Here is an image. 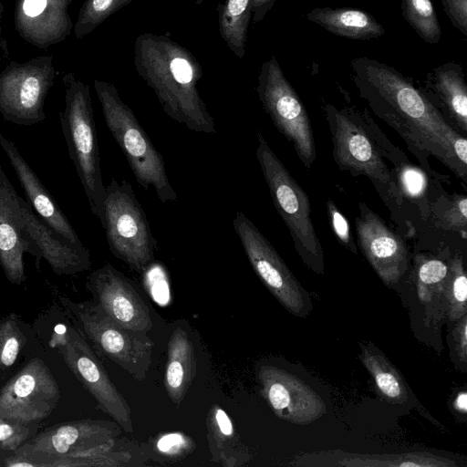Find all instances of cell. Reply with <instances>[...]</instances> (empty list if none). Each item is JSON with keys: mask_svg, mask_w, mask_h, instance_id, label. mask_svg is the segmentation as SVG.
Listing matches in <instances>:
<instances>
[{"mask_svg": "<svg viewBox=\"0 0 467 467\" xmlns=\"http://www.w3.org/2000/svg\"><path fill=\"white\" fill-rule=\"evenodd\" d=\"M350 66L358 96L402 138L427 172H432L428 162L432 156L466 182V138L447 122L412 79L368 57L355 58Z\"/></svg>", "mask_w": 467, "mask_h": 467, "instance_id": "1", "label": "cell"}, {"mask_svg": "<svg viewBox=\"0 0 467 467\" xmlns=\"http://www.w3.org/2000/svg\"><path fill=\"white\" fill-rule=\"evenodd\" d=\"M133 63L171 119L192 131L216 133L214 119L197 89L202 67L187 48L165 35L143 33L135 39Z\"/></svg>", "mask_w": 467, "mask_h": 467, "instance_id": "2", "label": "cell"}, {"mask_svg": "<svg viewBox=\"0 0 467 467\" xmlns=\"http://www.w3.org/2000/svg\"><path fill=\"white\" fill-rule=\"evenodd\" d=\"M323 113L332 140L333 159L342 171L353 176H366L376 188L389 209L394 212L403 202L395 167L406 161L402 151L391 145L369 116L353 107L323 102Z\"/></svg>", "mask_w": 467, "mask_h": 467, "instance_id": "3", "label": "cell"}, {"mask_svg": "<svg viewBox=\"0 0 467 467\" xmlns=\"http://www.w3.org/2000/svg\"><path fill=\"white\" fill-rule=\"evenodd\" d=\"M62 83L65 107L59 113L61 130L90 211L102 224L106 187L102 181L89 87L73 72L64 74Z\"/></svg>", "mask_w": 467, "mask_h": 467, "instance_id": "4", "label": "cell"}, {"mask_svg": "<svg viewBox=\"0 0 467 467\" xmlns=\"http://www.w3.org/2000/svg\"><path fill=\"white\" fill-rule=\"evenodd\" d=\"M105 123L122 150L138 183L153 188L161 202H172L177 193L169 181L162 155L154 147L134 112L121 99L116 87L94 80Z\"/></svg>", "mask_w": 467, "mask_h": 467, "instance_id": "5", "label": "cell"}, {"mask_svg": "<svg viewBox=\"0 0 467 467\" xmlns=\"http://www.w3.org/2000/svg\"><path fill=\"white\" fill-rule=\"evenodd\" d=\"M57 298L73 326L101 355L134 379H145L154 346L146 333L119 325L92 300L76 302L61 295Z\"/></svg>", "mask_w": 467, "mask_h": 467, "instance_id": "6", "label": "cell"}, {"mask_svg": "<svg viewBox=\"0 0 467 467\" xmlns=\"http://www.w3.org/2000/svg\"><path fill=\"white\" fill-rule=\"evenodd\" d=\"M122 429L115 421L80 420L56 424L36 432L2 465L7 467H67L105 443L118 439Z\"/></svg>", "mask_w": 467, "mask_h": 467, "instance_id": "7", "label": "cell"}, {"mask_svg": "<svg viewBox=\"0 0 467 467\" xmlns=\"http://www.w3.org/2000/svg\"><path fill=\"white\" fill-rule=\"evenodd\" d=\"M257 141L256 158L275 210L286 225L304 263L314 271L322 273L323 249L310 216L309 198L261 133L257 134Z\"/></svg>", "mask_w": 467, "mask_h": 467, "instance_id": "8", "label": "cell"}, {"mask_svg": "<svg viewBox=\"0 0 467 467\" xmlns=\"http://www.w3.org/2000/svg\"><path fill=\"white\" fill-rule=\"evenodd\" d=\"M102 227L110 252L141 274L154 261L157 244L130 182L111 179L106 187Z\"/></svg>", "mask_w": 467, "mask_h": 467, "instance_id": "9", "label": "cell"}, {"mask_svg": "<svg viewBox=\"0 0 467 467\" xmlns=\"http://www.w3.org/2000/svg\"><path fill=\"white\" fill-rule=\"evenodd\" d=\"M256 92L277 130L290 142L305 168L311 169L317 149L310 119L274 56L260 67Z\"/></svg>", "mask_w": 467, "mask_h": 467, "instance_id": "10", "label": "cell"}, {"mask_svg": "<svg viewBox=\"0 0 467 467\" xmlns=\"http://www.w3.org/2000/svg\"><path fill=\"white\" fill-rule=\"evenodd\" d=\"M49 346L57 349L77 379L96 400L99 408L126 432L133 431L130 408L110 380L87 339L69 324L55 327Z\"/></svg>", "mask_w": 467, "mask_h": 467, "instance_id": "11", "label": "cell"}, {"mask_svg": "<svg viewBox=\"0 0 467 467\" xmlns=\"http://www.w3.org/2000/svg\"><path fill=\"white\" fill-rule=\"evenodd\" d=\"M55 77L53 56L9 62L0 72V113L4 119L20 126L45 120V100Z\"/></svg>", "mask_w": 467, "mask_h": 467, "instance_id": "12", "label": "cell"}, {"mask_svg": "<svg viewBox=\"0 0 467 467\" xmlns=\"http://www.w3.org/2000/svg\"><path fill=\"white\" fill-rule=\"evenodd\" d=\"M60 399L57 382L39 358L28 360L0 389V418L24 422L47 419Z\"/></svg>", "mask_w": 467, "mask_h": 467, "instance_id": "13", "label": "cell"}, {"mask_svg": "<svg viewBox=\"0 0 467 467\" xmlns=\"http://www.w3.org/2000/svg\"><path fill=\"white\" fill-rule=\"evenodd\" d=\"M233 225L258 277L286 309L301 316L306 307L302 287L270 242L242 212L235 213Z\"/></svg>", "mask_w": 467, "mask_h": 467, "instance_id": "14", "label": "cell"}, {"mask_svg": "<svg viewBox=\"0 0 467 467\" xmlns=\"http://www.w3.org/2000/svg\"><path fill=\"white\" fill-rule=\"evenodd\" d=\"M86 288L110 318L126 328L146 333L152 328L150 310L133 283L110 264L92 271Z\"/></svg>", "mask_w": 467, "mask_h": 467, "instance_id": "15", "label": "cell"}, {"mask_svg": "<svg viewBox=\"0 0 467 467\" xmlns=\"http://www.w3.org/2000/svg\"><path fill=\"white\" fill-rule=\"evenodd\" d=\"M358 211L355 226L361 252L386 284L398 282L408 267L404 241L366 203L359 202Z\"/></svg>", "mask_w": 467, "mask_h": 467, "instance_id": "16", "label": "cell"}, {"mask_svg": "<svg viewBox=\"0 0 467 467\" xmlns=\"http://www.w3.org/2000/svg\"><path fill=\"white\" fill-rule=\"evenodd\" d=\"M257 376L261 393L277 417L307 424L326 412L322 399L295 375L275 366L263 365Z\"/></svg>", "mask_w": 467, "mask_h": 467, "instance_id": "17", "label": "cell"}, {"mask_svg": "<svg viewBox=\"0 0 467 467\" xmlns=\"http://www.w3.org/2000/svg\"><path fill=\"white\" fill-rule=\"evenodd\" d=\"M19 195L0 163V265L6 279L13 285L26 281L24 254L36 258L37 248L26 239L19 213Z\"/></svg>", "mask_w": 467, "mask_h": 467, "instance_id": "18", "label": "cell"}, {"mask_svg": "<svg viewBox=\"0 0 467 467\" xmlns=\"http://www.w3.org/2000/svg\"><path fill=\"white\" fill-rule=\"evenodd\" d=\"M19 213L26 239L38 250L58 275H71L87 271L91 266L89 251L76 244L57 232L32 209L27 201L18 198Z\"/></svg>", "mask_w": 467, "mask_h": 467, "instance_id": "19", "label": "cell"}, {"mask_svg": "<svg viewBox=\"0 0 467 467\" xmlns=\"http://www.w3.org/2000/svg\"><path fill=\"white\" fill-rule=\"evenodd\" d=\"M72 0H16L15 26L27 43L46 48L64 41L73 24L68 14Z\"/></svg>", "mask_w": 467, "mask_h": 467, "instance_id": "20", "label": "cell"}, {"mask_svg": "<svg viewBox=\"0 0 467 467\" xmlns=\"http://www.w3.org/2000/svg\"><path fill=\"white\" fill-rule=\"evenodd\" d=\"M420 89L447 122L465 137L467 85L462 65L447 62L432 68Z\"/></svg>", "mask_w": 467, "mask_h": 467, "instance_id": "21", "label": "cell"}, {"mask_svg": "<svg viewBox=\"0 0 467 467\" xmlns=\"http://www.w3.org/2000/svg\"><path fill=\"white\" fill-rule=\"evenodd\" d=\"M0 146L13 167L33 211L68 241L83 244L56 200L21 155L15 142L1 131Z\"/></svg>", "mask_w": 467, "mask_h": 467, "instance_id": "22", "label": "cell"}, {"mask_svg": "<svg viewBox=\"0 0 467 467\" xmlns=\"http://www.w3.org/2000/svg\"><path fill=\"white\" fill-rule=\"evenodd\" d=\"M196 354L188 331L177 327L167 346L164 386L171 400L180 405L196 375Z\"/></svg>", "mask_w": 467, "mask_h": 467, "instance_id": "23", "label": "cell"}, {"mask_svg": "<svg viewBox=\"0 0 467 467\" xmlns=\"http://www.w3.org/2000/svg\"><path fill=\"white\" fill-rule=\"evenodd\" d=\"M306 18L334 35L349 39L368 40L385 34L383 26L361 9L316 7Z\"/></svg>", "mask_w": 467, "mask_h": 467, "instance_id": "24", "label": "cell"}, {"mask_svg": "<svg viewBox=\"0 0 467 467\" xmlns=\"http://www.w3.org/2000/svg\"><path fill=\"white\" fill-rule=\"evenodd\" d=\"M206 427L212 461L226 467L242 466L249 461L246 447L237 436L230 417L219 405L210 408Z\"/></svg>", "mask_w": 467, "mask_h": 467, "instance_id": "25", "label": "cell"}, {"mask_svg": "<svg viewBox=\"0 0 467 467\" xmlns=\"http://www.w3.org/2000/svg\"><path fill=\"white\" fill-rule=\"evenodd\" d=\"M251 5L252 0H225L217 7L221 37L238 58L245 54Z\"/></svg>", "mask_w": 467, "mask_h": 467, "instance_id": "26", "label": "cell"}, {"mask_svg": "<svg viewBox=\"0 0 467 467\" xmlns=\"http://www.w3.org/2000/svg\"><path fill=\"white\" fill-rule=\"evenodd\" d=\"M401 15L428 44H438L441 29L431 0H401Z\"/></svg>", "mask_w": 467, "mask_h": 467, "instance_id": "27", "label": "cell"}, {"mask_svg": "<svg viewBox=\"0 0 467 467\" xmlns=\"http://www.w3.org/2000/svg\"><path fill=\"white\" fill-rule=\"evenodd\" d=\"M362 361L373 376L380 392L394 402H404L408 396L400 376L392 366L380 355L364 349Z\"/></svg>", "mask_w": 467, "mask_h": 467, "instance_id": "28", "label": "cell"}, {"mask_svg": "<svg viewBox=\"0 0 467 467\" xmlns=\"http://www.w3.org/2000/svg\"><path fill=\"white\" fill-rule=\"evenodd\" d=\"M133 0H85L74 25V35L77 39L94 31L108 17L118 10L130 5Z\"/></svg>", "mask_w": 467, "mask_h": 467, "instance_id": "29", "label": "cell"}, {"mask_svg": "<svg viewBox=\"0 0 467 467\" xmlns=\"http://www.w3.org/2000/svg\"><path fill=\"white\" fill-rule=\"evenodd\" d=\"M26 343V337L16 314L0 319V373L10 368Z\"/></svg>", "mask_w": 467, "mask_h": 467, "instance_id": "30", "label": "cell"}, {"mask_svg": "<svg viewBox=\"0 0 467 467\" xmlns=\"http://www.w3.org/2000/svg\"><path fill=\"white\" fill-rule=\"evenodd\" d=\"M395 174L403 199L414 202L422 209L427 193V177L424 171L406 160L395 167Z\"/></svg>", "mask_w": 467, "mask_h": 467, "instance_id": "31", "label": "cell"}, {"mask_svg": "<svg viewBox=\"0 0 467 467\" xmlns=\"http://www.w3.org/2000/svg\"><path fill=\"white\" fill-rule=\"evenodd\" d=\"M38 426V422L0 418V451L12 454L37 432Z\"/></svg>", "mask_w": 467, "mask_h": 467, "instance_id": "32", "label": "cell"}, {"mask_svg": "<svg viewBox=\"0 0 467 467\" xmlns=\"http://www.w3.org/2000/svg\"><path fill=\"white\" fill-rule=\"evenodd\" d=\"M437 214L438 223L443 227L460 231L466 236L467 223V198L465 195H457L449 206H445L441 212L433 211Z\"/></svg>", "mask_w": 467, "mask_h": 467, "instance_id": "33", "label": "cell"}, {"mask_svg": "<svg viewBox=\"0 0 467 467\" xmlns=\"http://www.w3.org/2000/svg\"><path fill=\"white\" fill-rule=\"evenodd\" d=\"M195 447L193 441L181 433H166L159 437L154 445L158 453L166 459H177L191 452Z\"/></svg>", "mask_w": 467, "mask_h": 467, "instance_id": "34", "label": "cell"}, {"mask_svg": "<svg viewBox=\"0 0 467 467\" xmlns=\"http://www.w3.org/2000/svg\"><path fill=\"white\" fill-rule=\"evenodd\" d=\"M327 211L331 227L337 238L347 249L357 254L358 248L354 242L348 220L338 211L337 207L331 200L327 202Z\"/></svg>", "mask_w": 467, "mask_h": 467, "instance_id": "35", "label": "cell"}, {"mask_svg": "<svg viewBox=\"0 0 467 467\" xmlns=\"http://www.w3.org/2000/svg\"><path fill=\"white\" fill-rule=\"evenodd\" d=\"M441 4L451 25L467 36V0H441Z\"/></svg>", "mask_w": 467, "mask_h": 467, "instance_id": "36", "label": "cell"}, {"mask_svg": "<svg viewBox=\"0 0 467 467\" xmlns=\"http://www.w3.org/2000/svg\"><path fill=\"white\" fill-rule=\"evenodd\" d=\"M447 266L440 260H429L419 270L420 281L425 285H434L446 277Z\"/></svg>", "mask_w": 467, "mask_h": 467, "instance_id": "37", "label": "cell"}, {"mask_svg": "<svg viewBox=\"0 0 467 467\" xmlns=\"http://www.w3.org/2000/svg\"><path fill=\"white\" fill-rule=\"evenodd\" d=\"M451 291L454 302L465 309V302L467 298V278L462 270L461 260L457 263Z\"/></svg>", "mask_w": 467, "mask_h": 467, "instance_id": "38", "label": "cell"}, {"mask_svg": "<svg viewBox=\"0 0 467 467\" xmlns=\"http://www.w3.org/2000/svg\"><path fill=\"white\" fill-rule=\"evenodd\" d=\"M276 0H252V20L254 24L261 22L271 10Z\"/></svg>", "mask_w": 467, "mask_h": 467, "instance_id": "39", "label": "cell"}, {"mask_svg": "<svg viewBox=\"0 0 467 467\" xmlns=\"http://www.w3.org/2000/svg\"><path fill=\"white\" fill-rule=\"evenodd\" d=\"M456 408L462 412H466L467 410V394L466 392H462L458 395L455 400Z\"/></svg>", "mask_w": 467, "mask_h": 467, "instance_id": "40", "label": "cell"}, {"mask_svg": "<svg viewBox=\"0 0 467 467\" xmlns=\"http://www.w3.org/2000/svg\"><path fill=\"white\" fill-rule=\"evenodd\" d=\"M3 12H4V5L2 0H0V53L5 52L7 53L6 49V43L2 37V17H3Z\"/></svg>", "mask_w": 467, "mask_h": 467, "instance_id": "41", "label": "cell"}, {"mask_svg": "<svg viewBox=\"0 0 467 467\" xmlns=\"http://www.w3.org/2000/svg\"><path fill=\"white\" fill-rule=\"evenodd\" d=\"M204 0H195L196 5H200L203 3Z\"/></svg>", "mask_w": 467, "mask_h": 467, "instance_id": "42", "label": "cell"}]
</instances>
